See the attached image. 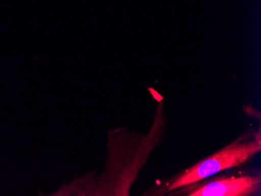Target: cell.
Wrapping results in <instances>:
<instances>
[{
  "instance_id": "cell-1",
  "label": "cell",
  "mask_w": 261,
  "mask_h": 196,
  "mask_svg": "<svg viewBox=\"0 0 261 196\" xmlns=\"http://www.w3.org/2000/svg\"><path fill=\"white\" fill-rule=\"evenodd\" d=\"M260 149L259 138L244 142V138L240 137L218 153L183 171L169 185L168 191L195 184L223 170L240 166L250 160Z\"/></svg>"
},
{
  "instance_id": "cell-2",
  "label": "cell",
  "mask_w": 261,
  "mask_h": 196,
  "mask_svg": "<svg viewBox=\"0 0 261 196\" xmlns=\"http://www.w3.org/2000/svg\"><path fill=\"white\" fill-rule=\"evenodd\" d=\"M260 188V177H221L199 185L189 196H246Z\"/></svg>"
}]
</instances>
